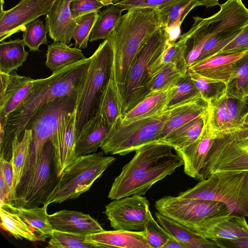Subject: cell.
I'll list each match as a JSON object with an SVG mask.
<instances>
[{"label": "cell", "mask_w": 248, "mask_h": 248, "mask_svg": "<svg viewBox=\"0 0 248 248\" xmlns=\"http://www.w3.org/2000/svg\"><path fill=\"white\" fill-rule=\"evenodd\" d=\"M91 61V57L81 59L54 72L45 78L36 79L26 99L8 116L4 138L0 143V155L11 150L16 136L19 137L39 108L58 97L77 98Z\"/></svg>", "instance_id": "1"}, {"label": "cell", "mask_w": 248, "mask_h": 248, "mask_svg": "<svg viewBox=\"0 0 248 248\" xmlns=\"http://www.w3.org/2000/svg\"><path fill=\"white\" fill-rule=\"evenodd\" d=\"M173 148L161 141H153L135 150L131 160L116 177L108 194L111 200L134 194L144 195L157 182L183 165L182 158Z\"/></svg>", "instance_id": "2"}, {"label": "cell", "mask_w": 248, "mask_h": 248, "mask_svg": "<svg viewBox=\"0 0 248 248\" xmlns=\"http://www.w3.org/2000/svg\"><path fill=\"white\" fill-rule=\"evenodd\" d=\"M160 27L154 9H131L122 16L109 36L113 49L110 74L114 80L119 98L134 60L144 45Z\"/></svg>", "instance_id": "3"}, {"label": "cell", "mask_w": 248, "mask_h": 248, "mask_svg": "<svg viewBox=\"0 0 248 248\" xmlns=\"http://www.w3.org/2000/svg\"><path fill=\"white\" fill-rule=\"evenodd\" d=\"M178 196L218 201L232 214L248 217V171L213 174Z\"/></svg>", "instance_id": "4"}, {"label": "cell", "mask_w": 248, "mask_h": 248, "mask_svg": "<svg viewBox=\"0 0 248 248\" xmlns=\"http://www.w3.org/2000/svg\"><path fill=\"white\" fill-rule=\"evenodd\" d=\"M77 98V137L95 114L102 90L110 75L113 49L110 38L100 43L93 54Z\"/></svg>", "instance_id": "5"}, {"label": "cell", "mask_w": 248, "mask_h": 248, "mask_svg": "<svg viewBox=\"0 0 248 248\" xmlns=\"http://www.w3.org/2000/svg\"><path fill=\"white\" fill-rule=\"evenodd\" d=\"M104 152L77 156L62 171L58 183L44 204L59 203L78 198L116 160Z\"/></svg>", "instance_id": "6"}, {"label": "cell", "mask_w": 248, "mask_h": 248, "mask_svg": "<svg viewBox=\"0 0 248 248\" xmlns=\"http://www.w3.org/2000/svg\"><path fill=\"white\" fill-rule=\"evenodd\" d=\"M170 112L123 123L120 116L111 128L100 148L106 155H124L147 143L158 140Z\"/></svg>", "instance_id": "7"}, {"label": "cell", "mask_w": 248, "mask_h": 248, "mask_svg": "<svg viewBox=\"0 0 248 248\" xmlns=\"http://www.w3.org/2000/svg\"><path fill=\"white\" fill-rule=\"evenodd\" d=\"M59 180L54 160V149L50 140L44 145L36 162L24 172L16 189L11 205L33 208L44 204Z\"/></svg>", "instance_id": "8"}, {"label": "cell", "mask_w": 248, "mask_h": 248, "mask_svg": "<svg viewBox=\"0 0 248 248\" xmlns=\"http://www.w3.org/2000/svg\"><path fill=\"white\" fill-rule=\"evenodd\" d=\"M245 171H248V129L240 128L216 140L199 179L218 172Z\"/></svg>", "instance_id": "9"}, {"label": "cell", "mask_w": 248, "mask_h": 248, "mask_svg": "<svg viewBox=\"0 0 248 248\" xmlns=\"http://www.w3.org/2000/svg\"><path fill=\"white\" fill-rule=\"evenodd\" d=\"M77 98L65 96L41 106L26 128L32 130L30 155L24 171L37 161L44 145L50 140L64 118L75 109Z\"/></svg>", "instance_id": "10"}, {"label": "cell", "mask_w": 248, "mask_h": 248, "mask_svg": "<svg viewBox=\"0 0 248 248\" xmlns=\"http://www.w3.org/2000/svg\"><path fill=\"white\" fill-rule=\"evenodd\" d=\"M155 207L161 215L184 226L231 211L225 203L218 201L171 196L158 199L155 202Z\"/></svg>", "instance_id": "11"}, {"label": "cell", "mask_w": 248, "mask_h": 248, "mask_svg": "<svg viewBox=\"0 0 248 248\" xmlns=\"http://www.w3.org/2000/svg\"><path fill=\"white\" fill-rule=\"evenodd\" d=\"M169 39L170 35L167 31L160 27L144 45L136 57L119 95L121 116L125 113L132 98L146 81L148 67L153 56L161 45Z\"/></svg>", "instance_id": "12"}, {"label": "cell", "mask_w": 248, "mask_h": 248, "mask_svg": "<svg viewBox=\"0 0 248 248\" xmlns=\"http://www.w3.org/2000/svg\"><path fill=\"white\" fill-rule=\"evenodd\" d=\"M149 202L141 195L134 194L115 199L106 205L104 214L116 230H144L148 218Z\"/></svg>", "instance_id": "13"}, {"label": "cell", "mask_w": 248, "mask_h": 248, "mask_svg": "<svg viewBox=\"0 0 248 248\" xmlns=\"http://www.w3.org/2000/svg\"><path fill=\"white\" fill-rule=\"evenodd\" d=\"M55 0H20L14 7L0 12V42L24 31L26 25L46 15Z\"/></svg>", "instance_id": "14"}, {"label": "cell", "mask_w": 248, "mask_h": 248, "mask_svg": "<svg viewBox=\"0 0 248 248\" xmlns=\"http://www.w3.org/2000/svg\"><path fill=\"white\" fill-rule=\"evenodd\" d=\"M206 239H234L248 236L246 217L224 212L198 223L185 226Z\"/></svg>", "instance_id": "15"}, {"label": "cell", "mask_w": 248, "mask_h": 248, "mask_svg": "<svg viewBox=\"0 0 248 248\" xmlns=\"http://www.w3.org/2000/svg\"><path fill=\"white\" fill-rule=\"evenodd\" d=\"M219 137L212 127L208 114L202 131L197 139L183 150L176 152L183 159L184 171L186 175L199 179L208 154Z\"/></svg>", "instance_id": "16"}, {"label": "cell", "mask_w": 248, "mask_h": 248, "mask_svg": "<svg viewBox=\"0 0 248 248\" xmlns=\"http://www.w3.org/2000/svg\"><path fill=\"white\" fill-rule=\"evenodd\" d=\"M76 108L65 117L50 141L54 149L57 172L60 176L63 170L77 157L76 154Z\"/></svg>", "instance_id": "17"}, {"label": "cell", "mask_w": 248, "mask_h": 248, "mask_svg": "<svg viewBox=\"0 0 248 248\" xmlns=\"http://www.w3.org/2000/svg\"><path fill=\"white\" fill-rule=\"evenodd\" d=\"M72 0H55L46 15V25L49 37L54 42L70 44L76 25L71 15Z\"/></svg>", "instance_id": "18"}, {"label": "cell", "mask_w": 248, "mask_h": 248, "mask_svg": "<svg viewBox=\"0 0 248 248\" xmlns=\"http://www.w3.org/2000/svg\"><path fill=\"white\" fill-rule=\"evenodd\" d=\"M248 51L220 54L206 60L195 62L189 66L187 71L226 84L230 81L240 60Z\"/></svg>", "instance_id": "19"}, {"label": "cell", "mask_w": 248, "mask_h": 248, "mask_svg": "<svg viewBox=\"0 0 248 248\" xmlns=\"http://www.w3.org/2000/svg\"><path fill=\"white\" fill-rule=\"evenodd\" d=\"M190 31L181 35L177 41L167 40L159 47L152 59L148 67V77L159 72L169 64L177 66L184 74L187 71L186 61V44Z\"/></svg>", "instance_id": "20"}, {"label": "cell", "mask_w": 248, "mask_h": 248, "mask_svg": "<svg viewBox=\"0 0 248 248\" xmlns=\"http://www.w3.org/2000/svg\"><path fill=\"white\" fill-rule=\"evenodd\" d=\"M53 229L87 236L104 231L101 225L89 214L63 210L48 215Z\"/></svg>", "instance_id": "21"}, {"label": "cell", "mask_w": 248, "mask_h": 248, "mask_svg": "<svg viewBox=\"0 0 248 248\" xmlns=\"http://www.w3.org/2000/svg\"><path fill=\"white\" fill-rule=\"evenodd\" d=\"M36 79L11 73L9 80L3 79L0 85V112L8 115L28 96Z\"/></svg>", "instance_id": "22"}, {"label": "cell", "mask_w": 248, "mask_h": 248, "mask_svg": "<svg viewBox=\"0 0 248 248\" xmlns=\"http://www.w3.org/2000/svg\"><path fill=\"white\" fill-rule=\"evenodd\" d=\"M201 5V0H174L155 9L161 27L168 32L170 41L180 37L183 21L192 9Z\"/></svg>", "instance_id": "23"}, {"label": "cell", "mask_w": 248, "mask_h": 248, "mask_svg": "<svg viewBox=\"0 0 248 248\" xmlns=\"http://www.w3.org/2000/svg\"><path fill=\"white\" fill-rule=\"evenodd\" d=\"M111 126L102 115L96 113L83 125L77 137V156L95 152L98 148H100Z\"/></svg>", "instance_id": "24"}, {"label": "cell", "mask_w": 248, "mask_h": 248, "mask_svg": "<svg viewBox=\"0 0 248 248\" xmlns=\"http://www.w3.org/2000/svg\"><path fill=\"white\" fill-rule=\"evenodd\" d=\"M86 240L98 248H151L144 230H116L95 233L86 236Z\"/></svg>", "instance_id": "25"}, {"label": "cell", "mask_w": 248, "mask_h": 248, "mask_svg": "<svg viewBox=\"0 0 248 248\" xmlns=\"http://www.w3.org/2000/svg\"><path fill=\"white\" fill-rule=\"evenodd\" d=\"M170 108L169 117L158 141H162L174 130L205 114L208 109V103L202 98H199L178 104Z\"/></svg>", "instance_id": "26"}, {"label": "cell", "mask_w": 248, "mask_h": 248, "mask_svg": "<svg viewBox=\"0 0 248 248\" xmlns=\"http://www.w3.org/2000/svg\"><path fill=\"white\" fill-rule=\"evenodd\" d=\"M185 74L177 66L169 64L156 74L149 77L132 98L125 113L147 96L166 90L174 85Z\"/></svg>", "instance_id": "27"}, {"label": "cell", "mask_w": 248, "mask_h": 248, "mask_svg": "<svg viewBox=\"0 0 248 248\" xmlns=\"http://www.w3.org/2000/svg\"><path fill=\"white\" fill-rule=\"evenodd\" d=\"M175 85L166 90L145 97L124 115H121V122L123 123H129L139 119L159 115L166 111L169 108Z\"/></svg>", "instance_id": "28"}, {"label": "cell", "mask_w": 248, "mask_h": 248, "mask_svg": "<svg viewBox=\"0 0 248 248\" xmlns=\"http://www.w3.org/2000/svg\"><path fill=\"white\" fill-rule=\"evenodd\" d=\"M157 222L170 235L184 243L187 248H220L214 240L197 234L184 225L173 220L159 213L155 212Z\"/></svg>", "instance_id": "29"}, {"label": "cell", "mask_w": 248, "mask_h": 248, "mask_svg": "<svg viewBox=\"0 0 248 248\" xmlns=\"http://www.w3.org/2000/svg\"><path fill=\"white\" fill-rule=\"evenodd\" d=\"M32 140V130L26 128L22 138L19 140V137L16 136L11 145V163L14 174L13 183V198L10 202H14L16 189L20 183L30 155Z\"/></svg>", "instance_id": "30"}, {"label": "cell", "mask_w": 248, "mask_h": 248, "mask_svg": "<svg viewBox=\"0 0 248 248\" xmlns=\"http://www.w3.org/2000/svg\"><path fill=\"white\" fill-rule=\"evenodd\" d=\"M4 206L17 213L28 224L39 240H45L50 238L53 228L50 224L47 214V205L43 204L42 207L25 208L16 207L8 203H4L0 207Z\"/></svg>", "instance_id": "31"}, {"label": "cell", "mask_w": 248, "mask_h": 248, "mask_svg": "<svg viewBox=\"0 0 248 248\" xmlns=\"http://www.w3.org/2000/svg\"><path fill=\"white\" fill-rule=\"evenodd\" d=\"M208 114L207 112L183 125L170 133L162 141L170 145L176 152L194 142L200 135Z\"/></svg>", "instance_id": "32"}, {"label": "cell", "mask_w": 248, "mask_h": 248, "mask_svg": "<svg viewBox=\"0 0 248 248\" xmlns=\"http://www.w3.org/2000/svg\"><path fill=\"white\" fill-rule=\"evenodd\" d=\"M46 58V65L52 72L86 58L80 49L60 42L47 46Z\"/></svg>", "instance_id": "33"}, {"label": "cell", "mask_w": 248, "mask_h": 248, "mask_svg": "<svg viewBox=\"0 0 248 248\" xmlns=\"http://www.w3.org/2000/svg\"><path fill=\"white\" fill-rule=\"evenodd\" d=\"M23 39L2 41L0 44V72L10 74L21 66L28 58Z\"/></svg>", "instance_id": "34"}, {"label": "cell", "mask_w": 248, "mask_h": 248, "mask_svg": "<svg viewBox=\"0 0 248 248\" xmlns=\"http://www.w3.org/2000/svg\"><path fill=\"white\" fill-rule=\"evenodd\" d=\"M124 9L115 4L108 6L100 11L92 31L89 42L105 40L109 37L119 22Z\"/></svg>", "instance_id": "35"}, {"label": "cell", "mask_w": 248, "mask_h": 248, "mask_svg": "<svg viewBox=\"0 0 248 248\" xmlns=\"http://www.w3.org/2000/svg\"><path fill=\"white\" fill-rule=\"evenodd\" d=\"M96 113L102 115L111 125L121 115L120 102L111 74L102 90Z\"/></svg>", "instance_id": "36"}, {"label": "cell", "mask_w": 248, "mask_h": 248, "mask_svg": "<svg viewBox=\"0 0 248 248\" xmlns=\"http://www.w3.org/2000/svg\"><path fill=\"white\" fill-rule=\"evenodd\" d=\"M0 217V226L16 239L24 238L31 242L39 241L34 232L17 213L1 206Z\"/></svg>", "instance_id": "37"}, {"label": "cell", "mask_w": 248, "mask_h": 248, "mask_svg": "<svg viewBox=\"0 0 248 248\" xmlns=\"http://www.w3.org/2000/svg\"><path fill=\"white\" fill-rule=\"evenodd\" d=\"M202 98L208 103L226 93L227 85L224 82L202 76L187 71Z\"/></svg>", "instance_id": "38"}, {"label": "cell", "mask_w": 248, "mask_h": 248, "mask_svg": "<svg viewBox=\"0 0 248 248\" xmlns=\"http://www.w3.org/2000/svg\"><path fill=\"white\" fill-rule=\"evenodd\" d=\"M248 86V53L239 61L230 81L227 85L226 94L238 99H246Z\"/></svg>", "instance_id": "39"}, {"label": "cell", "mask_w": 248, "mask_h": 248, "mask_svg": "<svg viewBox=\"0 0 248 248\" xmlns=\"http://www.w3.org/2000/svg\"><path fill=\"white\" fill-rule=\"evenodd\" d=\"M47 248H93L96 244L87 241L86 236L53 230L48 242Z\"/></svg>", "instance_id": "40"}, {"label": "cell", "mask_w": 248, "mask_h": 248, "mask_svg": "<svg viewBox=\"0 0 248 248\" xmlns=\"http://www.w3.org/2000/svg\"><path fill=\"white\" fill-rule=\"evenodd\" d=\"M48 30L43 21L38 18L29 24L25 28L23 33V40L25 45L27 46L30 51L36 52L39 50V47L42 44L47 45Z\"/></svg>", "instance_id": "41"}, {"label": "cell", "mask_w": 248, "mask_h": 248, "mask_svg": "<svg viewBox=\"0 0 248 248\" xmlns=\"http://www.w3.org/2000/svg\"><path fill=\"white\" fill-rule=\"evenodd\" d=\"M99 14V12H93L76 19V25L73 35L76 47L79 49L87 47Z\"/></svg>", "instance_id": "42"}, {"label": "cell", "mask_w": 248, "mask_h": 248, "mask_svg": "<svg viewBox=\"0 0 248 248\" xmlns=\"http://www.w3.org/2000/svg\"><path fill=\"white\" fill-rule=\"evenodd\" d=\"M199 98H202V96L190 76L186 73L175 84L169 102V108Z\"/></svg>", "instance_id": "43"}, {"label": "cell", "mask_w": 248, "mask_h": 248, "mask_svg": "<svg viewBox=\"0 0 248 248\" xmlns=\"http://www.w3.org/2000/svg\"><path fill=\"white\" fill-rule=\"evenodd\" d=\"M227 95L208 103V116L212 127L220 137L226 133Z\"/></svg>", "instance_id": "44"}, {"label": "cell", "mask_w": 248, "mask_h": 248, "mask_svg": "<svg viewBox=\"0 0 248 248\" xmlns=\"http://www.w3.org/2000/svg\"><path fill=\"white\" fill-rule=\"evenodd\" d=\"M227 95V94H226ZM226 133L240 128L243 123L246 99H238L227 95Z\"/></svg>", "instance_id": "45"}, {"label": "cell", "mask_w": 248, "mask_h": 248, "mask_svg": "<svg viewBox=\"0 0 248 248\" xmlns=\"http://www.w3.org/2000/svg\"><path fill=\"white\" fill-rule=\"evenodd\" d=\"M144 230L147 241L151 248H162L171 236L155 220L150 210Z\"/></svg>", "instance_id": "46"}, {"label": "cell", "mask_w": 248, "mask_h": 248, "mask_svg": "<svg viewBox=\"0 0 248 248\" xmlns=\"http://www.w3.org/2000/svg\"><path fill=\"white\" fill-rule=\"evenodd\" d=\"M103 6L99 0H72L70 4L71 15L75 19L93 12H99Z\"/></svg>", "instance_id": "47"}, {"label": "cell", "mask_w": 248, "mask_h": 248, "mask_svg": "<svg viewBox=\"0 0 248 248\" xmlns=\"http://www.w3.org/2000/svg\"><path fill=\"white\" fill-rule=\"evenodd\" d=\"M244 51H248V23L245 26L242 31L217 54Z\"/></svg>", "instance_id": "48"}, {"label": "cell", "mask_w": 248, "mask_h": 248, "mask_svg": "<svg viewBox=\"0 0 248 248\" xmlns=\"http://www.w3.org/2000/svg\"><path fill=\"white\" fill-rule=\"evenodd\" d=\"M0 175L3 179L7 195L6 203L10 204L13 198V170L11 162L3 156H0Z\"/></svg>", "instance_id": "49"}, {"label": "cell", "mask_w": 248, "mask_h": 248, "mask_svg": "<svg viewBox=\"0 0 248 248\" xmlns=\"http://www.w3.org/2000/svg\"><path fill=\"white\" fill-rule=\"evenodd\" d=\"M174 0H123L116 4L125 10L149 8L155 10Z\"/></svg>", "instance_id": "50"}, {"label": "cell", "mask_w": 248, "mask_h": 248, "mask_svg": "<svg viewBox=\"0 0 248 248\" xmlns=\"http://www.w3.org/2000/svg\"><path fill=\"white\" fill-rule=\"evenodd\" d=\"M214 241L221 248H248V236L234 239H215Z\"/></svg>", "instance_id": "51"}, {"label": "cell", "mask_w": 248, "mask_h": 248, "mask_svg": "<svg viewBox=\"0 0 248 248\" xmlns=\"http://www.w3.org/2000/svg\"><path fill=\"white\" fill-rule=\"evenodd\" d=\"M162 248H187L186 245L170 236Z\"/></svg>", "instance_id": "52"}, {"label": "cell", "mask_w": 248, "mask_h": 248, "mask_svg": "<svg viewBox=\"0 0 248 248\" xmlns=\"http://www.w3.org/2000/svg\"><path fill=\"white\" fill-rule=\"evenodd\" d=\"M219 0H201L202 6L206 8L212 7L217 5H220Z\"/></svg>", "instance_id": "53"}, {"label": "cell", "mask_w": 248, "mask_h": 248, "mask_svg": "<svg viewBox=\"0 0 248 248\" xmlns=\"http://www.w3.org/2000/svg\"><path fill=\"white\" fill-rule=\"evenodd\" d=\"M104 6L115 4L123 0H99Z\"/></svg>", "instance_id": "54"}, {"label": "cell", "mask_w": 248, "mask_h": 248, "mask_svg": "<svg viewBox=\"0 0 248 248\" xmlns=\"http://www.w3.org/2000/svg\"><path fill=\"white\" fill-rule=\"evenodd\" d=\"M240 128L248 129V116L244 119Z\"/></svg>", "instance_id": "55"}, {"label": "cell", "mask_w": 248, "mask_h": 248, "mask_svg": "<svg viewBox=\"0 0 248 248\" xmlns=\"http://www.w3.org/2000/svg\"><path fill=\"white\" fill-rule=\"evenodd\" d=\"M248 116V112H247L243 117V121L244 120V119Z\"/></svg>", "instance_id": "56"}, {"label": "cell", "mask_w": 248, "mask_h": 248, "mask_svg": "<svg viewBox=\"0 0 248 248\" xmlns=\"http://www.w3.org/2000/svg\"><path fill=\"white\" fill-rule=\"evenodd\" d=\"M246 95L247 97H248V86L247 89L246 90Z\"/></svg>", "instance_id": "57"}, {"label": "cell", "mask_w": 248, "mask_h": 248, "mask_svg": "<svg viewBox=\"0 0 248 248\" xmlns=\"http://www.w3.org/2000/svg\"><path fill=\"white\" fill-rule=\"evenodd\" d=\"M247 112H248V111Z\"/></svg>", "instance_id": "58"}]
</instances>
